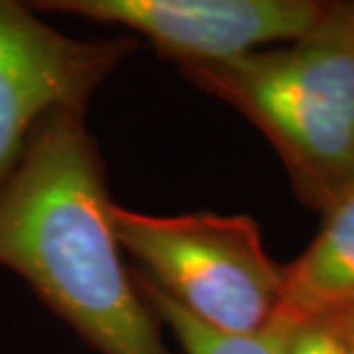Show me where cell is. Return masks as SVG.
Returning a JSON list of instances; mask_svg holds the SVG:
<instances>
[{"label":"cell","instance_id":"6da1fadb","mask_svg":"<svg viewBox=\"0 0 354 354\" xmlns=\"http://www.w3.org/2000/svg\"><path fill=\"white\" fill-rule=\"evenodd\" d=\"M86 113L53 111L0 184V265L99 354H173L120 256Z\"/></svg>","mask_w":354,"mask_h":354},{"label":"cell","instance_id":"7a4b0ae2","mask_svg":"<svg viewBox=\"0 0 354 354\" xmlns=\"http://www.w3.org/2000/svg\"><path fill=\"white\" fill-rule=\"evenodd\" d=\"M177 69L263 133L306 207L324 214L354 191V3H327L286 44Z\"/></svg>","mask_w":354,"mask_h":354},{"label":"cell","instance_id":"3957f363","mask_svg":"<svg viewBox=\"0 0 354 354\" xmlns=\"http://www.w3.org/2000/svg\"><path fill=\"white\" fill-rule=\"evenodd\" d=\"M113 230L136 269L184 313L218 334L258 336L274 322L286 269L246 214H145L113 203Z\"/></svg>","mask_w":354,"mask_h":354},{"label":"cell","instance_id":"277c9868","mask_svg":"<svg viewBox=\"0 0 354 354\" xmlns=\"http://www.w3.org/2000/svg\"><path fill=\"white\" fill-rule=\"evenodd\" d=\"M136 48L127 35L76 39L30 5L0 0V184L53 111L88 113L92 95Z\"/></svg>","mask_w":354,"mask_h":354},{"label":"cell","instance_id":"5b68a950","mask_svg":"<svg viewBox=\"0 0 354 354\" xmlns=\"http://www.w3.org/2000/svg\"><path fill=\"white\" fill-rule=\"evenodd\" d=\"M35 12H55L129 28L175 65L223 62L286 44L324 14L317 0H39Z\"/></svg>","mask_w":354,"mask_h":354},{"label":"cell","instance_id":"8992f818","mask_svg":"<svg viewBox=\"0 0 354 354\" xmlns=\"http://www.w3.org/2000/svg\"><path fill=\"white\" fill-rule=\"evenodd\" d=\"M283 269V299L274 322L354 315V191L324 212L317 237Z\"/></svg>","mask_w":354,"mask_h":354},{"label":"cell","instance_id":"52a82bcc","mask_svg":"<svg viewBox=\"0 0 354 354\" xmlns=\"http://www.w3.org/2000/svg\"><path fill=\"white\" fill-rule=\"evenodd\" d=\"M133 283H136L140 297L145 299L152 313L161 324L173 331L177 345L184 354H283V338L286 329L272 322L258 336H228L218 334L201 322L187 315L184 310L171 301L157 286H152L136 267H131Z\"/></svg>","mask_w":354,"mask_h":354},{"label":"cell","instance_id":"ba28073f","mask_svg":"<svg viewBox=\"0 0 354 354\" xmlns=\"http://www.w3.org/2000/svg\"><path fill=\"white\" fill-rule=\"evenodd\" d=\"M281 327L286 329L283 354H354L348 338L327 320H304Z\"/></svg>","mask_w":354,"mask_h":354},{"label":"cell","instance_id":"9c48e42d","mask_svg":"<svg viewBox=\"0 0 354 354\" xmlns=\"http://www.w3.org/2000/svg\"><path fill=\"white\" fill-rule=\"evenodd\" d=\"M331 324H336V329L341 331V334L348 338L350 345L354 348V315H348V317H341V320H327Z\"/></svg>","mask_w":354,"mask_h":354}]
</instances>
